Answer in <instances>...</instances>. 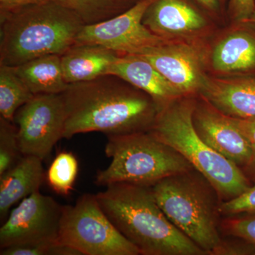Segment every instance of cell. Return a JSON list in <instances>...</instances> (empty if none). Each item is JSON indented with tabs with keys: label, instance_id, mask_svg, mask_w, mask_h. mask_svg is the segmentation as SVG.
<instances>
[{
	"label": "cell",
	"instance_id": "13",
	"mask_svg": "<svg viewBox=\"0 0 255 255\" xmlns=\"http://www.w3.org/2000/svg\"><path fill=\"white\" fill-rule=\"evenodd\" d=\"M142 23L156 36L167 40L201 31L205 18L185 0H153L146 9Z\"/></svg>",
	"mask_w": 255,
	"mask_h": 255
},
{
	"label": "cell",
	"instance_id": "14",
	"mask_svg": "<svg viewBox=\"0 0 255 255\" xmlns=\"http://www.w3.org/2000/svg\"><path fill=\"white\" fill-rule=\"evenodd\" d=\"M199 92L221 113L235 119H255V78L205 77Z\"/></svg>",
	"mask_w": 255,
	"mask_h": 255
},
{
	"label": "cell",
	"instance_id": "30",
	"mask_svg": "<svg viewBox=\"0 0 255 255\" xmlns=\"http://www.w3.org/2000/svg\"><path fill=\"white\" fill-rule=\"evenodd\" d=\"M196 1L207 9L212 11L218 9L219 8V0H196Z\"/></svg>",
	"mask_w": 255,
	"mask_h": 255
},
{
	"label": "cell",
	"instance_id": "24",
	"mask_svg": "<svg viewBox=\"0 0 255 255\" xmlns=\"http://www.w3.org/2000/svg\"><path fill=\"white\" fill-rule=\"evenodd\" d=\"M0 255H81L73 248L58 241L9 247L0 249Z\"/></svg>",
	"mask_w": 255,
	"mask_h": 255
},
{
	"label": "cell",
	"instance_id": "26",
	"mask_svg": "<svg viewBox=\"0 0 255 255\" xmlns=\"http://www.w3.org/2000/svg\"><path fill=\"white\" fill-rule=\"evenodd\" d=\"M220 211L223 216H236L242 214H255V182L248 190L237 197L222 201Z\"/></svg>",
	"mask_w": 255,
	"mask_h": 255
},
{
	"label": "cell",
	"instance_id": "3",
	"mask_svg": "<svg viewBox=\"0 0 255 255\" xmlns=\"http://www.w3.org/2000/svg\"><path fill=\"white\" fill-rule=\"evenodd\" d=\"M0 65L17 67L47 55H63L85 26L53 0L0 14Z\"/></svg>",
	"mask_w": 255,
	"mask_h": 255
},
{
	"label": "cell",
	"instance_id": "8",
	"mask_svg": "<svg viewBox=\"0 0 255 255\" xmlns=\"http://www.w3.org/2000/svg\"><path fill=\"white\" fill-rule=\"evenodd\" d=\"M14 123L22 155L44 160L64 138L65 110L61 95H35L16 112Z\"/></svg>",
	"mask_w": 255,
	"mask_h": 255
},
{
	"label": "cell",
	"instance_id": "31",
	"mask_svg": "<svg viewBox=\"0 0 255 255\" xmlns=\"http://www.w3.org/2000/svg\"><path fill=\"white\" fill-rule=\"evenodd\" d=\"M246 23H251L255 26V10L254 12H253V14H252L251 17H250L249 19H248Z\"/></svg>",
	"mask_w": 255,
	"mask_h": 255
},
{
	"label": "cell",
	"instance_id": "6",
	"mask_svg": "<svg viewBox=\"0 0 255 255\" xmlns=\"http://www.w3.org/2000/svg\"><path fill=\"white\" fill-rule=\"evenodd\" d=\"M107 137L105 154L112 162L97 172L95 182L100 187L120 182L152 187L164 178L194 168L150 131Z\"/></svg>",
	"mask_w": 255,
	"mask_h": 255
},
{
	"label": "cell",
	"instance_id": "5",
	"mask_svg": "<svg viewBox=\"0 0 255 255\" xmlns=\"http://www.w3.org/2000/svg\"><path fill=\"white\" fill-rule=\"evenodd\" d=\"M177 99L158 111L150 131L202 174L222 201L241 195L251 187V181L240 167L211 148L198 135L193 124L194 103Z\"/></svg>",
	"mask_w": 255,
	"mask_h": 255
},
{
	"label": "cell",
	"instance_id": "4",
	"mask_svg": "<svg viewBox=\"0 0 255 255\" xmlns=\"http://www.w3.org/2000/svg\"><path fill=\"white\" fill-rule=\"evenodd\" d=\"M152 189L169 221L206 255H226L220 233L222 200L202 174L193 168L161 179Z\"/></svg>",
	"mask_w": 255,
	"mask_h": 255
},
{
	"label": "cell",
	"instance_id": "10",
	"mask_svg": "<svg viewBox=\"0 0 255 255\" xmlns=\"http://www.w3.org/2000/svg\"><path fill=\"white\" fill-rule=\"evenodd\" d=\"M63 207L39 191L25 198L0 228V249L58 241Z\"/></svg>",
	"mask_w": 255,
	"mask_h": 255
},
{
	"label": "cell",
	"instance_id": "18",
	"mask_svg": "<svg viewBox=\"0 0 255 255\" xmlns=\"http://www.w3.org/2000/svg\"><path fill=\"white\" fill-rule=\"evenodd\" d=\"M211 62L213 68L220 73L255 70V36L243 31L228 35L215 47Z\"/></svg>",
	"mask_w": 255,
	"mask_h": 255
},
{
	"label": "cell",
	"instance_id": "25",
	"mask_svg": "<svg viewBox=\"0 0 255 255\" xmlns=\"http://www.w3.org/2000/svg\"><path fill=\"white\" fill-rule=\"evenodd\" d=\"M221 223V229L232 237L238 238L252 246L255 252V214L228 216Z\"/></svg>",
	"mask_w": 255,
	"mask_h": 255
},
{
	"label": "cell",
	"instance_id": "20",
	"mask_svg": "<svg viewBox=\"0 0 255 255\" xmlns=\"http://www.w3.org/2000/svg\"><path fill=\"white\" fill-rule=\"evenodd\" d=\"M74 13L85 25L102 22L127 11L140 0H53Z\"/></svg>",
	"mask_w": 255,
	"mask_h": 255
},
{
	"label": "cell",
	"instance_id": "22",
	"mask_svg": "<svg viewBox=\"0 0 255 255\" xmlns=\"http://www.w3.org/2000/svg\"><path fill=\"white\" fill-rule=\"evenodd\" d=\"M78 169V161L73 152H60L53 159L46 172L48 185L59 195H69L73 191Z\"/></svg>",
	"mask_w": 255,
	"mask_h": 255
},
{
	"label": "cell",
	"instance_id": "16",
	"mask_svg": "<svg viewBox=\"0 0 255 255\" xmlns=\"http://www.w3.org/2000/svg\"><path fill=\"white\" fill-rule=\"evenodd\" d=\"M41 159L22 155L9 170L0 176V219L4 220L18 201L39 191L46 180Z\"/></svg>",
	"mask_w": 255,
	"mask_h": 255
},
{
	"label": "cell",
	"instance_id": "11",
	"mask_svg": "<svg viewBox=\"0 0 255 255\" xmlns=\"http://www.w3.org/2000/svg\"><path fill=\"white\" fill-rule=\"evenodd\" d=\"M152 64L181 96L199 91L205 75L199 48L167 41L137 55Z\"/></svg>",
	"mask_w": 255,
	"mask_h": 255
},
{
	"label": "cell",
	"instance_id": "29",
	"mask_svg": "<svg viewBox=\"0 0 255 255\" xmlns=\"http://www.w3.org/2000/svg\"><path fill=\"white\" fill-rule=\"evenodd\" d=\"M48 0H0V14L9 12L28 5L40 4Z\"/></svg>",
	"mask_w": 255,
	"mask_h": 255
},
{
	"label": "cell",
	"instance_id": "17",
	"mask_svg": "<svg viewBox=\"0 0 255 255\" xmlns=\"http://www.w3.org/2000/svg\"><path fill=\"white\" fill-rule=\"evenodd\" d=\"M120 55L99 45L75 43L60 55L65 81L70 85L108 75Z\"/></svg>",
	"mask_w": 255,
	"mask_h": 255
},
{
	"label": "cell",
	"instance_id": "1",
	"mask_svg": "<svg viewBox=\"0 0 255 255\" xmlns=\"http://www.w3.org/2000/svg\"><path fill=\"white\" fill-rule=\"evenodd\" d=\"M65 110L64 138L90 132L109 135L150 131L158 109L147 94L116 75L70 84L60 94Z\"/></svg>",
	"mask_w": 255,
	"mask_h": 255
},
{
	"label": "cell",
	"instance_id": "15",
	"mask_svg": "<svg viewBox=\"0 0 255 255\" xmlns=\"http://www.w3.org/2000/svg\"><path fill=\"white\" fill-rule=\"evenodd\" d=\"M109 74L123 79L150 96L158 111L171 101L182 97L152 64L139 55H120Z\"/></svg>",
	"mask_w": 255,
	"mask_h": 255
},
{
	"label": "cell",
	"instance_id": "27",
	"mask_svg": "<svg viewBox=\"0 0 255 255\" xmlns=\"http://www.w3.org/2000/svg\"><path fill=\"white\" fill-rule=\"evenodd\" d=\"M232 118V117H231ZM233 122L244 134L251 146L252 156L243 172L251 182H255V119H241L232 118Z\"/></svg>",
	"mask_w": 255,
	"mask_h": 255
},
{
	"label": "cell",
	"instance_id": "19",
	"mask_svg": "<svg viewBox=\"0 0 255 255\" xmlns=\"http://www.w3.org/2000/svg\"><path fill=\"white\" fill-rule=\"evenodd\" d=\"M14 68L34 95H60L68 86L59 55H44Z\"/></svg>",
	"mask_w": 255,
	"mask_h": 255
},
{
	"label": "cell",
	"instance_id": "2",
	"mask_svg": "<svg viewBox=\"0 0 255 255\" xmlns=\"http://www.w3.org/2000/svg\"><path fill=\"white\" fill-rule=\"evenodd\" d=\"M96 194L104 212L142 255H205L169 221L152 187L114 183Z\"/></svg>",
	"mask_w": 255,
	"mask_h": 255
},
{
	"label": "cell",
	"instance_id": "12",
	"mask_svg": "<svg viewBox=\"0 0 255 255\" xmlns=\"http://www.w3.org/2000/svg\"><path fill=\"white\" fill-rule=\"evenodd\" d=\"M193 124L198 135L208 145L242 170L249 163L251 146L231 117L221 113L206 101L195 105Z\"/></svg>",
	"mask_w": 255,
	"mask_h": 255
},
{
	"label": "cell",
	"instance_id": "28",
	"mask_svg": "<svg viewBox=\"0 0 255 255\" xmlns=\"http://www.w3.org/2000/svg\"><path fill=\"white\" fill-rule=\"evenodd\" d=\"M230 11L236 21L246 23L255 10V0H230Z\"/></svg>",
	"mask_w": 255,
	"mask_h": 255
},
{
	"label": "cell",
	"instance_id": "23",
	"mask_svg": "<svg viewBox=\"0 0 255 255\" xmlns=\"http://www.w3.org/2000/svg\"><path fill=\"white\" fill-rule=\"evenodd\" d=\"M21 157L17 127L14 122L0 117V176L11 168Z\"/></svg>",
	"mask_w": 255,
	"mask_h": 255
},
{
	"label": "cell",
	"instance_id": "9",
	"mask_svg": "<svg viewBox=\"0 0 255 255\" xmlns=\"http://www.w3.org/2000/svg\"><path fill=\"white\" fill-rule=\"evenodd\" d=\"M153 0H140L136 4L110 19L85 25L75 43L105 47L121 55H140L168 41L156 36L144 26L142 17Z\"/></svg>",
	"mask_w": 255,
	"mask_h": 255
},
{
	"label": "cell",
	"instance_id": "21",
	"mask_svg": "<svg viewBox=\"0 0 255 255\" xmlns=\"http://www.w3.org/2000/svg\"><path fill=\"white\" fill-rule=\"evenodd\" d=\"M34 96L14 67L0 65V117L14 122L16 112Z\"/></svg>",
	"mask_w": 255,
	"mask_h": 255
},
{
	"label": "cell",
	"instance_id": "7",
	"mask_svg": "<svg viewBox=\"0 0 255 255\" xmlns=\"http://www.w3.org/2000/svg\"><path fill=\"white\" fill-rule=\"evenodd\" d=\"M58 242L81 255H138V249L116 228L96 194H84L63 206Z\"/></svg>",
	"mask_w": 255,
	"mask_h": 255
}]
</instances>
